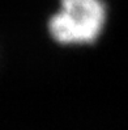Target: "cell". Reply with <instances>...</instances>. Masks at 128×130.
<instances>
[{
	"instance_id": "6da1fadb",
	"label": "cell",
	"mask_w": 128,
	"mask_h": 130,
	"mask_svg": "<svg viewBox=\"0 0 128 130\" xmlns=\"http://www.w3.org/2000/svg\"><path fill=\"white\" fill-rule=\"evenodd\" d=\"M107 9L102 0H60V11L50 19L48 29L62 45H89L101 36Z\"/></svg>"
}]
</instances>
